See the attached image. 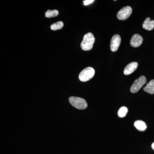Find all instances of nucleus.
<instances>
[{"label":"nucleus","instance_id":"obj_10","mask_svg":"<svg viewBox=\"0 0 154 154\" xmlns=\"http://www.w3.org/2000/svg\"><path fill=\"white\" fill-rule=\"evenodd\" d=\"M134 126L136 128L140 131H144L147 128V125L142 120H137L134 123Z\"/></svg>","mask_w":154,"mask_h":154},{"label":"nucleus","instance_id":"obj_8","mask_svg":"<svg viewBox=\"0 0 154 154\" xmlns=\"http://www.w3.org/2000/svg\"><path fill=\"white\" fill-rule=\"evenodd\" d=\"M137 66L138 63L136 62H134L128 64L124 69V71H123L124 74L129 75L132 73L137 69Z\"/></svg>","mask_w":154,"mask_h":154},{"label":"nucleus","instance_id":"obj_9","mask_svg":"<svg viewBox=\"0 0 154 154\" xmlns=\"http://www.w3.org/2000/svg\"><path fill=\"white\" fill-rule=\"evenodd\" d=\"M143 28L145 30H151L154 28V21L151 20L150 18H146L143 24Z\"/></svg>","mask_w":154,"mask_h":154},{"label":"nucleus","instance_id":"obj_6","mask_svg":"<svg viewBox=\"0 0 154 154\" xmlns=\"http://www.w3.org/2000/svg\"><path fill=\"white\" fill-rule=\"evenodd\" d=\"M121 37L117 34L114 35L111 38L110 47L111 51L115 52L118 49L121 43Z\"/></svg>","mask_w":154,"mask_h":154},{"label":"nucleus","instance_id":"obj_7","mask_svg":"<svg viewBox=\"0 0 154 154\" xmlns=\"http://www.w3.org/2000/svg\"><path fill=\"white\" fill-rule=\"evenodd\" d=\"M143 38L140 35L135 34L131 37L130 40V45L132 47L136 48L139 47L142 44Z\"/></svg>","mask_w":154,"mask_h":154},{"label":"nucleus","instance_id":"obj_2","mask_svg":"<svg viewBox=\"0 0 154 154\" xmlns=\"http://www.w3.org/2000/svg\"><path fill=\"white\" fill-rule=\"evenodd\" d=\"M72 106L79 110H84L88 107V103L85 99L80 97L72 96L69 99Z\"/></svg>","mask_w":154,"mask_h":154},{"label":"nucleus","instance_id":"obj_16","mask_svg":"<svg viewBox=\"0 0 154 154\" xmlns=\"http://www.w3.org/2000/svg\"><path fill=\"white\" fill-rule=\"evenodd\" d=\"M152 147L153 149L154 150V142L152 144Z\"/></svg>","mask_w":154,"mask_h":154},{"label":"nucleus","instance_id":"obj_5","mask_svg":"<svg viewBox=\"0 0 154 154\" xmlns=\"http://www.w3.org/2000/svg\"><path fill=\"white\" fill-rule=\"evenodd\" d=\"M132 9L131 7L129 6L124 7L122 8L117 13V18L120 20H126L129 18L132 14Z\"/></svg>","mask_w":154,"mask_h":154},{"label":"nucleus","instance_id":"obj_13","mask_svg":"<svg viewBox=\"0 0 154 154\" xmlns=\"http://www.w3.org/2000/svg\"><path fill=\"white\" fill-rule=\"evenodd\" d=\"M64 24L62 22H58L54 23L51 26V29L53 30H56L61 29L63 27Z\"/></svg>","mask_w":154,"mask_h":154},{"label":"nucleus","instance_id":"obj_4","mask_svg":"<svg viewBox=\"0 0 154 154\" xmlns=\"http://www.w3.org/2000/svg\"><path fill=\"white\" fill-rule=\"evenodd\" d=\"M146 82V79L144 76H141L136 80L130 88V91L132 93H137Z\"/></svg>","mask_w":154,"mask_h":154},{"label":"nucleus","instance_id":"obj_15","mask_svg":"<svg viewBox=\"0 0 154 154\" xmlns=\"http://www.w3.org/2000/svg\"><path fill=\"white\" fill-rule=\"evenodd\" d=\"M94 2V0H85L84 1V4L85 5H88Z\"/></svg>","mask_w":154,"mask_h":154},{"label":"nucleus","instance_id":"obj_3","mask_svg":"<svg viewBox=\"0 0 154 154\" xmlns=\"http://www.w3.org/2000/svg\"><path fill=\"white\" fill-rule=\"evenodd\" d=\"M95 73L94 69L91 67H88L80 72L79 75V79L82 82H88L93 78Z\"/></svg>","mask_w":154,"mask_h":154},{"label":"nucleus","instance_id":"obj_12","mask_svg":"<svg viewBox=\"0 0 154 154\" xmlns=\"http://www.w3.org/2000/svg\"><path fill=\"white\" fill-rule=\"evenodd\" d=\"M58 14L59 12L57 10H54L52 11L48 10L45 13V16L47 18H52V17H57Z\"/></svg>","mask_w":154,"mask_h":154},{"label":"nucleus","instance_id":"obj_1","mask_svg":"<svg viewBox=\"0 0 154 154\" xmlns=\"http://www.w3.org/2000/svg\"><path fill=\"white\" fill-rule=\"evenodd\" d=\"M95 37L91 33H88L84 36L81 46L84 51H89L92 49L95 42Z\"/></svg>","mask_w":154,"mask_h":154},{"label":"nucleus","instance_id":"obj_14","mask_svg":"<svg viewBox=\"0 0 154 154\" xmlns=\"http://www.w3.org/2000/svg\"><path fill=\"white\" fill-rule=\"evenodd\" d=\"M128 112V108L126 107H125V106H123V107H121L119 110L118 112V116L120 118H123V117L125 116Z\"/></svg>","mask_w":154,"mask_h":154},{"label":"nucleus","instance_id":"obj_11","mask_svg":"<svg viewBox=\"0 0 154 154\" xmlns=\"http://www.w3.org/2000/svg\"><path fill=\"white\" fill-rule=\"evenodd\" d=\"M144 91L149 94H154V80L150 81L143 88Z\"/></svg>","mask_w":154,"mask_h":154}]
</instances>
